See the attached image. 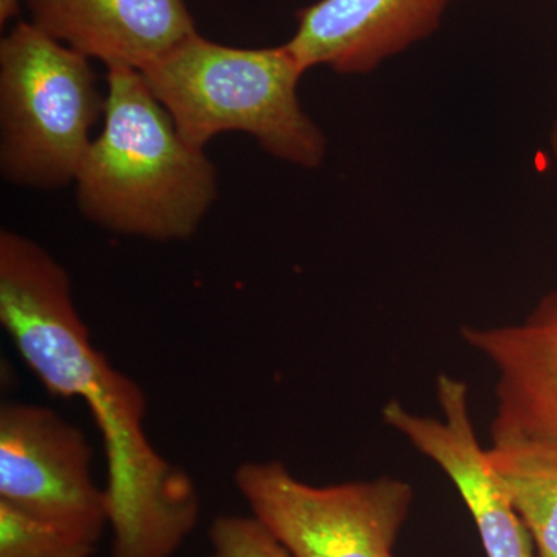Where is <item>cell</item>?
<instances>
[{"label":"cell","mask_w":557,"mask_h":557,"mask_svg":"<svg viewBox=\"0 0 557 557\" xmlns=\"http://www.w3.org/2000/svg\"><path fill=\"white\" fill-rule=\"evenodd\" d=\"M209 542V557H295L252 516H220Z\"/></svg>","instance_id":"13"},{"label":"cell","mask_w":557,"mask_h":557,"mask_svg":"<svg viewBox=\"0 0 557 557\" xmlns=\"http://www.w3.org/2000/svg\"><path fill=\"white\" fill-rule=\"evenodd\" d=\"M95 548L0 502V557H91Z\"/></svg>","instance_id":"12"},{"label":"cell","mask_w":557,"mask_h":557,"mask_svg":"<svg viewBox=\"0 0 557 557\" xmlns=\"http://www.w3.org/2000/svg\"><path fill=\"white\" fill-rule=\"evenodd\" d=\"M21 0H0V25L9 24L20 13Z\"/></svg>","instance_id":"14"},{"label":"cell","mask_w":557,"mask_h":557,"mask_svg":"<svg viewBox=\"0 0 557 557\" xmlns=\"http://www.w3.org/2000/svg\"><path fill=\"white\" fill-rule=\"evenodd\" d=\"M549 145H552L553 156L557 161V119L555 123H553L552 135H549Z\"/></svg>","instance_id":"15"},{"label":"cell","mask_w":557,"mask_h":557,"mask_svg":"<svg viewBox=\"0 0 557 557\" xmlns=\"http://www.w3.org/2000/svg\"><path fill=\"white\" fill-rule=\"evenodd\" d=\"M304 73L285 44L237 49L199 32L141 70L189 145L205 149L223 132H244L274 159L317 170L327 138L300 106Z\"/></svg>","instance_id":"3"},{"label":"cell","mask_w":557,"mask_h":557,"mask_svg":"<svg viewBox=\"0 0 557 557\" xmlns=\"http://www.w3.org/2000/svg\"><path fill=\"white\" fill-rule=\"evenodd\" d=\"M437 399L442 417H424L392 399L381 417L408 440L457 487L471 512L486 557H537L533 539L480 446L465 381L440 373Z\"/></svg>","instance_id":"7"},{"label":"cell","mask_w":557,"mask_h":557,"mask_svg":"<svg viewBox=\"0 0 557 557\" xmlns=\"http://www.w3.org/2000/svg\"><path fill=\"white\" fill-rule=\"evenodd\" d=\"M556 292H557V289H556Z\"/></svg>","instance_id":"16"},{"label":"cell","mask_w":557,"mask_h":557,"mask_svg":"<svg viewBox=\"0 0 557 557\" xmlns=\"http://www.w3.org/2000/svg\"><path fill=\"white\" fill-rule=\"evenodd\" d=\"M0 324L51 395L89 408L108 460L112 557H172L199 522L196 483L150 443L148 401L91 344L72 278L38 242L0 231Z\"/></svg>","instance_id":"1"},{"label":"cell","mask_w":557,"mask_h":557,"mask_svg":"<svg viewBox=\"0 0 557 557\" xmlns=\"http://www.w3.org/2000/svg\"><path fill=\"white\" fill-rule=\"evenodd\" d=\"M0 502L94 547L110 528L108 491L91 478L86 435L46 406L0 408Z\"/></svg>","instance_id":"6"},{"label":"cell","mask_w":557,"mask_h":557,"mask_svg":"<svg viewBox=\"0 0 557 557\" xmlns=\"http://www.w3.org/2000/svg\"><path fill=\"white\" fill-rule=\"evenodd\" d=\"M234 485L252 518L295 557H397L413 502L405 480L314 486L277 460L240 465Z\"/></svg>","instance_id":"5"},{"label":"cell","mask_w":557,"mask_h":557,"mask_svg":"<svg viewBox=\"0 0 557 557\" xmlns=\"http://www.w3.org/2000/svg\"><path fill=\"white\" fill-rule=\"evenodd\" d=\"M460 335L496 369L494 423L557 448V292L542 298L519 324L465 325Z\"/></svg>","instance_id":"10"},{"label":"cell","mask_w":557,"mask_h":557,"mask_svg":"<svg viewBox=\"0 0 557 557\" xmlns=\"http://www.w3.org/2000/svg\"><path fill=\"white\" fill-rule=\"evenodd\" d=\"M32 24L89 60L139 70L197 33L185 0H25Z\"/></svg>","instance_id":"9"},{"label":"cell","mask_w":557,"mask_h":557,"mask_svg":"<svg viewBox=\"0 0 557 557\" xmlns=\"http://www.w3.org/2000/svg\"><path fill=\"white\" fill-rule=\"evenodd\" d=\"M106 97L89 58L17 22L0 42V174L14 186L75 182Z\"/></svg>","instance_id":"4"},{"label":"cell","mask_w":557,"mask_h":557,"mask_svg":"<svg viewBox=\"0 0 557 557\" xmlns=\"http://www.w3.org/2000/svg\"><path fill=\"white\" fill-rule=\"evenodd\" d=\"M487 461L533 539L537 557H557V448L494 423Z\"/></svg>","instance_id":"11"},{"label":"cell","mask_w":557,"mask_h":557,"mask_svg":"<svg viewBox=\"0 0 557 557\" xmlns=\"http://www.w3.org/2000/svg\"><path fill=\"white\" fill-rule=\"evenodd\" d=\"M453 0H318L298 13L285 44L309 72L368 75L384 61L429 38Z\"/></svg>","instance_id":"8"},{"label":"cell","mask_w":557,"mask_h":557,"mask_svg":"<svg viewBox=\"0 0 557 557\" xmlns=\"http://www.w3.org/2000/svg\"><path fill=\"white\" fill-rule=\"evenodd\" d=\"M76 183L81 214L152 242L190 239L219 197L218 170L182 138L139 70L108 69L104 127Z\"/></svg>","instance_id":"2"}]
</instances>
